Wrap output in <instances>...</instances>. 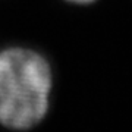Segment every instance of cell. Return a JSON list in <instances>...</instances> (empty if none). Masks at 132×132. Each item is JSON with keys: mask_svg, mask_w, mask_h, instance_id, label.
<instances>
[{"mask_svg": "<svg viewBox=\"0 0 132 132\" xmlns=\"http://www.w3.org/2000/svg\"><path fill=\"white\" fill-rule=\"evenodd\" d=\"M52 81L40 53L24 47L0 53V125L12 131L37 126L48 112Z\"/></svg>", "mask_w": 132, "mask_h": 132, "instance_id": "cell-1", "label": "cell"}, {"mask_svg": "<svg viewBox=\"0 0 132 132\" xmlns=\"http://www.w3.org/2000/svg\"><path fill=\"white\" fill-rule=\"evenodd\" d=\"M68 2H72V3H79V5H85V3H91L94 0H68Z\"/></svg>", "mask_w": 132, "mask_h": 132, "instance_id": "cell-2", "label": "cell"}]
</instances>
